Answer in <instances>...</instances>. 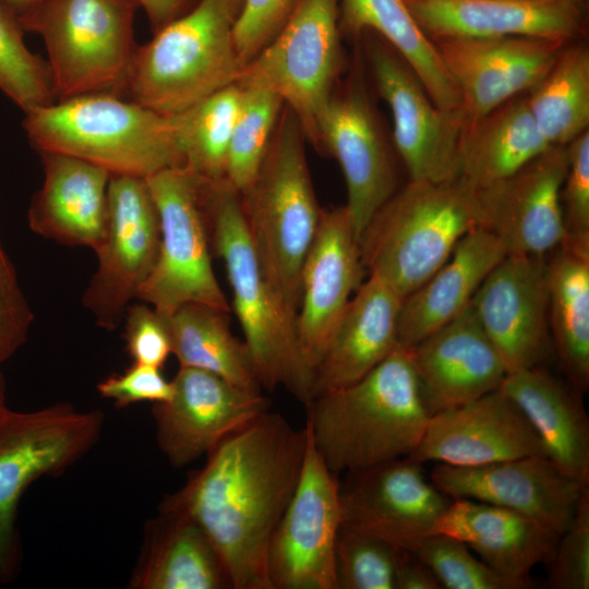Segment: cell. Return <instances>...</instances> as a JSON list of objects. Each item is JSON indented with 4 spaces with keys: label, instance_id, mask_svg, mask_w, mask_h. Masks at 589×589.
Returning a JSON list of instances; mask_svg holds the SVG:
<instances>
[{
    "label": "cell",
    "instance_id": "obj_4",
    "mask_svg": "<svg viewBox=\"0 0 589 589\" xmlns=\"http://www.w3.org/2000/svg\"><path fill=\"white\" fill-rule=\"evenodd\" d=\"M23 129L39 152L74 156L111 175L140 178L183 167L176 115L113 94H88L24 112Z\"/></svg>",
    "mask_w": 589,
    "mask_h": 589
},
{
    "label": "cell",
    "instance_id": "obj_27",
    "mask_svg": "<svg viewBox=\"0 0 589 589\" xmlns=\"http://www.w3.org/2000/svg\"><path fill=\"white\" fill-rule=\"evenodd\" d=\"M402 300L383 279L369 275L350 299L316 368L313 398L357 382L395 349Z\"/></svg>",
    "mask_w": 589,
    "mask_h": 589
},
{
    "label": "cell",
    "instance_id": "obj_39",
    "mask_svg": "<svg viewBox=\"0 0 589 589\" xmlns=\"http://www.w3.org/2000/svg\"><path fill=\"white\" fill-rule=\"evenodd\" d=\"M17 15L0 2V91L23 112L57 101L47 60L33 53Z\"/></svg>",
    "mask_w": 589,
    "mask_h": 589
},
{
    "label": "cell",
    "instance_id": "obj_20",
    "mask_svg": "<svg viewBox=\"0 0 589 589\" xmlns=\"http://www.w3.org/2000/svg\"><path fill=\"white\" fill-rule=\"evenodd\" d=\"M432 483L449 498H469L528 516L561 536L589 483L538 456L480 466L436 462Z\"/></svg>",
    "mask_w": 589,
    "mask_h": 589
},
{
    "label": "cell",
    "instance_id": "obj_1",
    "mask_svg": "<svg viewBox=\"0 0 589 589\" xmlns=\"http://www.w3.org/2000/svg\"><path fill=\"white\" fill-rule=\"evenodd\" d=\"M308 430L262 413L207 454L205 465L161 509L196 524L217 552L232 589H272L267 556L296 490Z\"/></svg>",
    "mask_w": 589,
    "mask_h": 589
},
{
    "label": "cell",
    "instance_id": "obj_15",
    "mask_svg": "<svg viewBox=\"0 0 589 589\" xmlns=\"http://www.w3.org/2000/svg\"><path fill=\"white\" fill-rule=\"evenodd\" d=\"M566 146L553 145L513 175L471 190L477 227L507 254L544 256L566 239L561 191Z\"/></svg>",
    "mask_w": 589,
    "mask_h": 589
},
{
    "label": "cell",
    "instance_id": "obj_24",
    "mask_svg": "<svg viewBox=\"0 0 589 589\" xmlns=\"http://www.w3.org/2000/svg\"><path fill=\"white\" fill-rule=\"evenodd\" d=\"M408 350L431 414L500 388L508 373L471 305Z\"/></svg>",
    "mask_w": 589,
    "mask_h": 589
},
{
    "label": "cell",
    "instance_id": "obj_45",
    "mask_svg": "<svg viewBox=\"0 0 589 589\" xmlns=\"http://www.w3.org/2000/svg\"><path fill=\"white\" fill-rule=\"evenodd\" d=\"M123 321L125 349L133 363L161 369L172 353L168 316L142 302L130 304Z\"/></svg>",
    "mask_w": 589,
    "mask_h": 589
},
{
    "label": "cell",
    "instance_id": "obj_28",
    "mask_svg": "<svg viewBox=\"0 0 589 589\" xmlns=\"http://www.w3.org/2000/svg\"><path fill=\"white\" fill-rule=\"evenodd\" d=\"M433 532L459 539L494 572L524 581L550 561L560 538L528 516L469 498H453Z\"/></svg>",
    "mask_w": 589,
    "mask_h": 589
},
{
    "label": "cell",
    "instance_id": "obj_6",
    "mask_svg": "<svg viewBox=\"0 0 589 589\" xmlns=\"http://www.w3.org/2000/svg\"><path fill=\"white\" fill-rule=\"evenodd\" d=\"M242 0H199L137 46L124 97L177 115L237 84L242 70L235 25Z\"/></svg>",
    "mask_w": 589,
    "mask_h": 589
},
{
    "label": "cell",
    "instance_id": "obj_22",
    "mask_svg": "<svg viewBox=\"0 0 589 589\" xmlns=\"http://www.w3.org/2000/svg\"><path fill=\"white\" fill-rule=\"evenodd\" d=\"M363 271L347 207L323 208L301 272L296 320L301 352L314 378L352 294L362 284Z\"/></svg>",
    "mask_w": 589,
    "mask_h": 589
},
{
    "label": "cell",
    "instance_id": "obj_10",
    "mask_svg": "<svg viewBox=\"0 0 589 589\" xmlns=\"http://www.w3.org/2000/svg\"><path fill=\"white\" fill-rule=\"evenodd\" d=\"M340 0H300L276 36L242 67L237 84L281 97L316 145L317 124L341 67Z\"/></svg>",
    "mask_w": 589,
    "mask_h": 589
},
{
    "label": "cell",
    "instance_id": "obj_38",
    "mask_svg": "<svg viewBox=\"0 0 589 589\" xmlns=\"http://www.w3.org/2000/svg\"><path fill=\"white\" fill-rule=\"evenodd\" d=\"M227 158L226 180L242 193L255 178L285 106L277 94L242 88Z\"/></svg>",
    "mask_w": 589,
    "mask_h": 589
},
{
    "label": "cell",
    "instance_id": "obj_14",
    "mask_svg": "<svg viewBox=\"0 0 589 589\" xmlns=\"http://www.w3.org/2000/svg\"><path fill=\"white\" fill-rule=\"evenodd\" d=\"M368 61L389 108L395 147L410 180H456L461 112L437 107L412 69L378 36L368 45Z\"/></svg>",
    "mask_w": 589,
    "mask_h": 589
},
{
    "label": "cell",
    "instance_id": "obj_11",
    "mask_svg": "<svg viewBox=\"0 0 589 589\" xmlns=\"http://www.w3.org/2000/svg\"><path fill=\"white\" fill-rule=\"evenodd\" d=\"M159 217L157 261L136 299L169 316L185 303L229 312L213 271L203 207V179L185 167L163 169L145 178Z\"/></svg>",
    "mask_w": 589,
    "mask_h": 589
},
{
    "label": "cell",
    "instance_id": "obj_49",
    "mask_svg": "<svg viewBox=\"0 0 589 589\" xmlns=\"http://www.w3.org/2000/svg\"><path fill=\"white\" fill-rule=\"evenodd\" d=\"M148 17L152 32L156 33L187 13L199 0H135Z\"/></svg>",
    "mask_w": 589,
    "mask_h": 589
},
{
    "label": "cell",
    "instance_id": "obj_43",
    "mask_svg": "<svg viewBox=\"0 0 589 589\" xmlns=\"http://www.w3.org/2000/svg\"><path fill=\"white\" fill-rule=\"evenodd\" d=\"M567 170L561 191L566 239L589 245V131L566 145Z\"/></svg>",
    "mask_w": 589,
    "mask_h": 589
},
{
    "label": "cell",
    "instance_id": "obj_19",
    "mask_svg": "<svg viewBox=\"0 0 589 589\" xmlns=\"http://www.w3.org/2000/svg\"><path fill=\"white\" fill-rule=\"evenodd\" d=\"M470 305L508 373L541 365L550 357L546 255L507 254Z\"/></svg>",
    "mask_w": 589,
    "mask_h": 589
},
{
    "label": "cell",
    "instance_id": "obj_30",
    "mask_svg": "<svg viewBox=\"0 0 589 589\" xmlns=\"http://www.w3.org/2000/svg\"><path fill=\"white\" fill-rule=\"evenodd\" d=\"M500 388L528 419L548 459L589 483V419L580 394L542 365L507 373Z\"/></svg>",
    "mask_w": 589,
    "mask_h": 589
},
{
    "label": "cell",
    "instance_id": "obj_44",
    "mask_svg": "<svg viewBox=\"0 0 589 589\" xmlns=\"http://www.w3.org/2000/svg\"><path fill=\"white\" fill-rule=\"evenodd\" d=\"M300 0H242L235 41L243 67L280 31Z\"/></svg>",
    "mask_w": 589,
    "mask_h": 589
},
{
    "label": "cell",
    "instance_id": "obj_25",
    "mask_svg": "<svg viewBox=\"0 0 589 589\" xmlns=\"http://www.w3.org/2000/svg\"><path fill=\"white\" fill-rule=\"evenodd\" d=\"M430 38L526 36L568 43L585 33L582 0H405Z\"/></svg>",
    "mask_w": 589,
    "mask_h": 589
},
{
    "label": "cell",
    "instance_id": "obj_33",
    "mask_svg": "<svg viewBox=\"0 0 589 589\" xmlns=\"http://www.w3.org/2000/svg\"><path fill=\"white\" fill-rule=\"evenodd\" d=\"M339 27L353 36L376 34L412 69L437 107L460 111L459 92L405 0H340Z\"/></svg>",
    "mask_w": 589,
    "mask_h": 589
},
{
    "label": "cell",
    "instance_id": "obj_12",
    "mask_svg": "<svg viewBox=\"0 0 589 589\" xmlns=\"http://www.w3.org/2000/svg\"><path fill=\"white\" fill-rule=\"evenodd\" d=\"M159 217L144 178L111 175L97 267L82 297L96 324L115 330L158 256Z\"/></svg>",
    "mask_w": 589,
    "mask_h": 589
},
{
    "label": "cell",
    "instance_id": "obj_41",
    "mask_svg": "<svg viewBox=\"0 0 589 589\" xmlns=\"http://www.w3.org/2000/svg\"><path fill=\"white\" fill-rule=\"evenodd\" d=\"M398 552L387 541L341 524L335 546L337 589H396Z\"/></svg>",
    "mask_w": 589,
    "mask_h": 589
},
{
    "label": "cell",
    "instance_id": "obj_2",
    "mask_svg": "<svg viewBox=\"0 0 589 589\" xmlns=\"http://www.w3.org/2000/svg\"><path fill=\"white\" fill-rule=\"evenodd\" d=\"M306 408L311 441L337 476L410 456L432 416L399 344L363 377L316 395Z\"/></svg>",
    "mask_w": 589,
    "mask_h": 589
},
{
    "label": "cell",
    "instance_id": "obj_3",
    "mask_svg": "<svg viewBox=\"0 0 589 589\" xmlns=\"http://www.w3.org/2000/svg\"><path fill=\"white\" fill-rule=\"evenodd\" d=\"M202 197L211 245L224 263L232 306L262 388L283 386L306 406L313 398L314 375L301 352L297 315L263 271L239 192L226 179L204 181Z\"/></svg>",
    "mask_w": 589,
    "mask_h": 589
},
{
    "label": "cell",
    "instance_id": "obj_21",
    "mask_svg": "<svg viewBox=\"0 0 589 589\" xmlns=\"http://www.w3.org/2000/svg\"><path fill=\"white\" fill-rule=\"evenodd\" d=\"M431 39L459 92L464 122L528 92L567 45L526 36Z\"/></svg>",
    "mask_w": 589,
    "mask_h": 589
},
{
    "label": "cell",
    "instance_id": "obj_35",
    "mask_svg": "<svg viewBox=\"0 0 589 589\" xmlns=\"http://www.w3.org/2000/svg\"><path fill=\"white\" fill-rule=\"evenodd\" d=\"M227 312L202 303H185L168 316L172 353L180 366L212 372L245 389L262 386L247 344L236 338Z\"/></svg>",
    "mask_w": 589,
    "mask_h": 589
},
{
    "label": "cell",
    "instance_id": "obj_18",
    "mask_svg": "<svg viewBox=\"0 0 589 589\" xmlns=\"http://www.w3.org/2000/svg\"><path fill=\"white\" fill-rule=\"evenodd\" d=\"M402 457L347 472L340 482L341 524L409 549L434 527L452 500Z\"/></svg>",
    "mask_w": 589,
    "mask_h": 589
},
{
    "label": "cell",
    "instance_id": "obj_34",
    "mask_svg": "<svg viewBox=\"0 0 589 589\" xmlns=\"http://www.w3.org/2000/svg\"><path fill=\"white\" fill-rule=\"evenodd\" d=\"M549 327L568 383L589 386V245L564 241L546 255Z\"/></svg>",
    "mask_w": 589,
    "mask_h": 589
},
{
    "label": "cell",
    "instance_id": "obj_8",
    "mask_svg": "<svg viewBox=\"0 0 589 589\" xmlns=\"http://www.w3.org/2000/svg\"><path fill=\"white\" fill-rule=\"evenodd\" d=\"M135 0H43L19 15L45 44L57 101L88 94L124 97L139 45Z\"/></svg>",
    "mask_w": 589,
    "mask_h": 589
},
{
    "label": "cell",
    "instance_id": "obj_37",
    "mask_svg": "<svg viewBox=\"0 0 589 589\" xmlns=\"http://www.w3.org/2000/svg\"><path fill=\"white\" fill-rule=\"evenodd\" d=\"M241 95V87L232 84L176 115L183 167L205 181L226 179L228 149Z\"/></svg>",
    "mask_w": 589,
    "mask_h": 589
},
{
    "label": "cell",
    "instance_id": "obj_13",
    "mask_svg": "<svg viewBox=\"0 0 589 589\" xmlns=\"http://www.w3.org/2000/svg\"><path fill=\"white\" fill-rule=\"evenodd\" d=\"M339 488L338 476L317 453L308 431L296 490L269 544L272 589H337L335 546L342 520Z\"/></svg>",
    "mask_w": 589,
    "mask_h": 589
},
{
    "label": "cell",
    "instance_id": "obj_40",
    "mask_svg": "<svg viewBox=\"0 0 589 589\" xmlns=\"http://www.w3.org/2000/svg\"><path fill=\"white\" fill-rule=\"evenodd\" d=\"M408 551L433 572L446 589H526L532 581L507 578L484 564L459 539L440 532L416 540Z\"/></svg>",
    "mask_w": 589,
    "mask_h": 589
},
{
    "label": "cell",
    "instance_id": "obj_29",
    "mask_svg": "<svg viewBox=\"0 0 589 589\" xmlns=\"http://www.w3.org/2000/svg\"><path fill=\"white\" fill-rule=\"evenodd\" d=\"M506 255L503 244L489 231L476 227L467 232L448 260L402 300L398 344L411 349L458 316Z\"/></svg>",
    "mask_w": 589,
    "mask_h": 589
},
{
    "label": "cell",
    "instance_id": "obj_51",
    "mask_svg": "<svg viewBox=\"0 0 589 589\" xmlns=\"http://www.w3.org/2000/svg\"><path fill=\"white\" fill-rule=\"evenodd\" d=\"M7 407L5 402V382L0 369V412Z\"/></svg>",
    "mask_w": 589,
    "mask_h": 589
},
{
    "label": "cell",
    "instance_id": "obj_7",
    "mask_svg": "<svg viewBox=\"0 0 589 589\" xmlns=\"http://www.w3.org/2000/svg\"><path fill=\"white\" fill-rule=\"evenodd\" d=\"M476 227L471 190L459 180H409L381 206L361 233V261L370 274L405 299Z\"/></svg>",
    "mask_w": 589,
    "mask_h": 589
},
{
    "label": "cell",
    "instance_id": "obj_47",
    "mask_svg": "<svg viewBox=\"0 0 589 589\" xmlns=\"http://www.w3.org/2000/svg\"><path fill=\"white\" fill-rule=\"evenodd\" d=\"M97 390L101 397L112 400L116 407L123 408L142 401H167L172 395V383L165 378L161 369L132 363L124 372L111 374L99 382Z\"/></svg>",
    "mask_w": 589,
    "mask_h": 589
},
{
    "label": "cell",
    "instance_id": "obj_31",
    "mask_svg": "<svg viewBox=\"0 0 589 589\" xmlns=\"http://www.w3.org/2000/svg\"><path fill=\"white\" fill-rule=\"evenodd\" d=\"M129 587L227 589L231 584L201 528L183 515L160 508L145 526L143 548Z\"/></svg>",
    "mask_w": 589,
    "mask_h": 589
},
{
    "label": "cell",
    "instance_id": "obj_9",
    "mask_svg": "<svg viewBox=\"0 0 589 589\" xmlns=\"http://www.w3.org/2000/svg\"><path fill=\"white\" fill-rule=\"evenodd\" d=\"M103 424L101 412L65 402L0 412V582L11 580L19 566L16 516L24 492L76 462L98 441Z\"/></svg>",
    "mask_w": 589,
    "mask_h": 589
},
{
    "label": "cell",
    "instance_id": "obj_32",
    "mask_svg": "<svg viewBox=\"0 0 589 589\" xmlns=\"http://www.w3.org/2000/svg\"><path fill=\"white\" fill-rule=\"evenodd\" d=\"M551 145L538 129L526 95L464 122L457 151V180L477 190L504 179Z\"/></svg>",
    "mask_w": 589,
    "mask_h": 589
},
{
    "label": "cell",
    "instance_id": "obj_36",
    "mask_svg": "<svg viewBox=\"0 0 589 589\" xmlns=\"http://www.w3.org/2000/svg\"><path fill=\"white\" fill-rule=\"evenodd\" d=\"M546 142L566 146L589 127V51L582 44L561 49L546 74L526 95Z\"/></svg>",
    "mask_w": 589,
    "mask_h": 589
},
{
    "label": "cell",
    "instance_id": "obj_16",
    "mask_svg": "<svg viewBox=\"0 0 589 589\" xmlns=\"http://www.w3.org/2000/svg\"><path fill=\"white\" fill-rule=\"evenodd\" d=\"M359 71L336 85L318 124L316 147L338 161L356 235L394 194L396 175L380 121Z\"/></svg>",
    "mask_w": 589,
    "mask_h": 589
},
{
    "label": "cell",
    "instance_id": "obj_50",
    "mask_svg": "<svg viewBox=\"0 0 589 589\" xmlns=\"http://www.w3.org/2000/svg\"><path fill=\"white\" fill-rule=\"evenodd\" d=\"M43 0H0L4 5L12 10L17 16L33 9Z\"/></svg>",
    "mask_w": 589,
    "mask_h": 589
},
{
    "label": "cell",
    "instance_id": "obj_52",
    "mask_svg": "<svg viewBox=\"0 0 589 589\" xmlns=\"http://www.w3.org/2000/svg\"><path fill=\"white\" fill-rule=\"evenodd\" d=\"M513 1H537V0H513Z\"/></svg>",
    "mask_w": 589,
    "mask_h": 589
},
{
    "label": "cell",
    "instance_id": "obj_5",
    "mask_svg": "<svg viewBox=\"0 0 589 589\" xmlns=\"http://www.w3.org/2000/svg\"><path fill=\"white\" fill-rule=\"evenodd\" d=\"M305 140L297 116L285 105L255 178L239 193L263 271L296 315L302 267L323 209L313 189Z\"/></svg>",
    "mask_w": 589,
    "mask_h": 589
},
{
    "label": "cell",
    "instance_id": "obj_46",
    "mask_svg": "<svg viewBox=\"0 0 589 589\" xmlns=\"http://www.w3.org/2000/svg\"><path fill=\"white\" fill-rule=\"evenodd\" d=\"M34 314L0 240V369L26 342Z\"/></svg>",
    "mask_w": 589,
    "mask_h": 589
},
{
    "label": "cell",
    "instance_id": "obj_26",
    "mask_svg": "<svg viewBox=\"0 0 589 589\" xmlns=\"http://www.w3.org/2000/svg\"><path fill=\"white\" fill-rule=\"evenodd\" d=\"M38 154L44 181L31 200L28 227L45 239L95 252L104 237L111 173L74 156Z\"/></svg>",
    "mask_w": 589,
    "mask_h": 589
},
{
    "label": "cell",
    "instance_id": "obj_23",
    "mask_svg": "<svg viewBox=\"0 0 589 589\" xmlns=\"http://www.w3.org/2000/svg\"><path fill=\"white\" fill-rule=\"evenodd\" d=\"M528 456L548 458L522 411L497 388L433 413L408 457L420 464L480 466Z\"/></svg>",
    "mask_w": 589,
    "mask_h": 589
},
{
    "label": "cell",
    "instance_id": "obj_17",
    "mask_svg": "<svg viewBox=\"0 0 589 589\" xmlns=\"http://www.w3.org/2000/svg\"><path fill=\"white\" fill-rule=\"evenodd\" d=\"M172 395L154 404L158 445L169 462L185 466L268 410L261 392L196 368L180 366Z\"/></svg>",
    "mask_w": 589,
    "mask_h": 589
},
{
    "label": "cell",
    "instance_id": "obj_42",
    "mask_svg": "<svg viewBox=\"0 0 589 589\" xmlns=\"http://www.w3.org/2000/svg\"><path fill=\"white\" fill-rule=\"evenodd\" d=\"M549 562L548 582L551 588H589V486L585 489L574 517L560 536Z\"/></svg>",
    "mask_w": 589,
    "mask_h": 589
},
{
    "label": "cell",
    "instance_id": "obj_48",
    "mask_svg": "<svg viewBox=\"0 0 589 589\" xmlns=\"http://www.w3.org/2000/svg\"><path fill=\"white\" fill-rule=\"evenodd\" d=\"M430 567L412 552L399 549L396 563V589H440Z\"/></svg>",
    "mask_w": 589,
    "mask_h": 589
}]
</instances>
